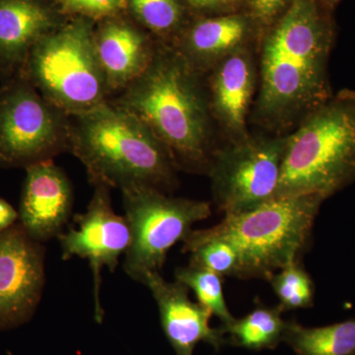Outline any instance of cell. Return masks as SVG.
<instances>
[{
  "label": "cell",
  "instance_id": "cell-5",
  "mask_svg": "<svg viewBox=\"0 0 355 355\" xmlns=\"http://www.w3.org/2000/svg\"><path fill=\"white\" fill-rule=\"evenodd\" d=\"M324 200L313 193L275 197L253 209L225 214L221 222L205 230L237 250V279L268 280L300 260Z\"/></svg>",
  "mask_w": 355,
  "mask_h": 355
},
{
  "label": "cell",
  "instance_id": "cell-6",
  "mask_svg": "<svg viewBox=\"0 0 355 355\" xmlns=\"http://www.w3.org/2000/svg\"><path fill=\"white\" fill-rule=\"evenodd\" d=\"M95 21L69 18L30 51L20 76L70 116L109 100L106 79L96 53Z\"/></svg>",
  "mask_w": 355,
  "mask_h": 355
},
{
  "label": "cell",
  "instance_id": "cell-16",
  "mask_svg": "<svg viewBox=\"0 0 355 355\" xmlns=\"http://www.w3.org/2000/svg\"><path fill=\"white\" fill-rule=\"evenodd\" d=\"M141 284L153 294L157 304L163 331L177 355H193L200 343L220 349L227 340L220 328L210 327L212 314L189 296L181 282L166 280L159 272L147 273Z\"/></svg>",
  "mask_w": 355,
  "mask_h": 355
},
{
  "label": "cell",
  "instance_id": "cell-11",
  "mask_svg": "<svg viewBox=\"0 0 355 355\" xmlns=\"http://www.w3.org/2000/svg\"><path fill=\"white\" fill-rule=\"evenodd\" d=\"M46 249L19 222L0 232V326L20 324L32 316L46 282Z\"/></svg>",
  "mask_w": 355,
  "mask_h": 355
},
{
  "label": "cell",
  "instance_id": "cell-25",
  "mask_svg": "<svg viewBox=\"0 0 355 355\" xmlns=\"http://www.w3.org/2000/svg\"><path fill=\"white\" fill-rule=\"evenodd\" d=\"M248 11L261 26L263 32L286 12L292 0H242Z\"/></svg>",
  "mask_w": 355,
  "mask_h": 355
},
{
  "label": "cell",
  "instance_id": "cell-7",
  "mask_svg": "<svg viewBox=\"0 0 355 355\" xmlns=\"http://www.w3.org/2000/svg\"><path fill=\"white\" fill-rule=\"evenodd\" d=\"M121 195L132 234L123 268L140 284L147 273L160 272L170 249L184 241L193 224L211 214L209 202L171 197L151 187H128Z\"/></svg>",
  "mask_w": 355,
  "mask_h": 355
},
{
  "label": "cell",
  "instance_id": "cell-10",
  "mask_svg": "<svg viewBox=\"0 0 355 355\" xmlns=\"http://www.w3.org/2000/svg\"><path fill=\"white\" fill-rule=\"evenodd\" d=\"M111 190L108 187L96 186L87 209L74 216L73 226L58 237L64 261L76 257L90 266L98 321L104 315L100 297L103 270L107 268L114 272L132 241L127 218L114 211Z\"/></svg>",
  "mask_w": 355,
  "mask_h": 355
},
{
  "label": "cell",
  "instance_id": "cell-1",
  "mask_svg": "<svg viewBox=\"0 0 355 355\" xmlns=\"http://www.w3.org/2000/svg\"><path fill=\"white\" fill-rule=\"evenodd\" d=\"M336 38L334 11L316 0H292L261 33L258 92L250 125L286 135L334 95L329 62Z\"/></svg>",
  "mask_w": 355,
  "mask_h": 355
},
{
  "label": "cell",
  "instance_id": "cell-20",
  "mask_svg": "<svg viewBox=\"0 0 355 355\" xmlns=\"http://www.w3.org/2000/svg\"><path fill=\"white\" fill-rule=\"evenodd\" d=\"M284 311L277 307H260L246 316L234 319L232 323L221 326L224 335L229 334L230 342L236 347L251 350L272 349L282 342L287 321L282 318Z\"/></svg>",
  "mask_w": 355,
  "mask_h": 355
},
{
  "label": "cell",
  "instance_id": "cell-2",
  "mask_svg": "<svg viewBox=\"0 0 355 355\" xmlns=\"http://www.w3.org/2000/svg\"><path fill=\"white\" fill-rule=\"evenodd\" d=\"M110 101L144 121L178 169L207 174L219 144L205 78L172 44L158 41L146 71Z\"/></svg>",
  "mask_w": 355,
  "mask_h": 355
},
{
  "label": "cell",
  "instance_id": "cell-26",
  "mask_svg": "<svg viewBox=\"0 0 355 355\" xmlns=\"http://www.w3.org/2000/svg\"><path fill=\"white\" fill-rule=\"evenodd\" d=\"M195 16H216L245 10L242 0H183Z\"/></svg>",
  "mask_w": 355,
  "mask_h": 355
},
{
  "label": "cell",
  "instance_id": "cell-24",
  "mask_svg": "<svg viewBox=\"0 0 355 355\" xmlns=\"http://www.w3.org/2000/svg\"><path fill=\"white\" fill-rule=\"evenodd\" d=\"M67 18L98 21L127 12L125 0H53Z\"/></svg>",
  "mask_w": 355,
  "mask_h": 355
},
{
  "label": "cell",
  "instance_id": "cell-18",
  "mask_svg": "<svg viewBox=\"0 0 355 355\" xmlns=\"http://www.w3.org/2000/svg\"><path fill=\"white\" fill-rule=\"evenodd\" d=\"M282 342L297 355H355V318L316 328L287 321Z\"/></svg>",
  "mask_w": 355,
  "mask_h": 355
},
{
  "label": "cell",
  "instance_id": "cell-12",
  "mask_svg": "<svg viewBox=\"0 0 355 355\" xmlns=\"http://www.w3.org/2000/svg\"><path fill=\"white\" fill-rule=\"evenodd\" d=\"M257 46L236 51L205 76L210 113L225 141L250 135V114L257 92L259 71Z\"/></svg>",
  "mask_w": 355,
  "mask_h": 355
},
{
  "label": "cell",
  "instance_id": "cell-22",
  "mask_svg": "<svg viewBox=\"0 0 355 355\" xmlns=\"http://www.w3.org/2000/svg\"><path fill=\"white\" fill-rule=\"evenodd\" d=\"M175 279L195 293L198 302L210 311L212 316L220 320L222 326L232 323L235 318L231 314L223 293V277L200 266L178 268Z\"/></svg>",
  "mask_w": 355,
  "mask_h": 355
},
{
  "label": "cell",
  "instance_id": "cell-21",
  "mask_svg": "<svg viewBox=\"0 0 355 355\" xmlns=\"http://www.w3.org/2000/svg\"><path fill=\"white\" fill-rule=\"evenodd\" d=\"M183 252L190 254V263L221 277L237 275L239 254L231 243L209 235L205 229L191 231L184 239Z\"/></svg>",
  "mask_w": 355,
  "mask_h": 355
},
{
  "label": "cell",
  "instance_id": "cell-27",
  "mask_svg": "<svg viewBox=\"0 0 355 355\" xmlns=\"http://www.w3.org/2000/svg\"><path fill=\"white\" fill-rule=\"evenodd\" d=\"M19 220V212L12 205L0 198V232L12 227Z\"/></svg>",
  "mask_w": 355,
  "mask_h": 355
},
{
  "label": "cell",
  "instance_id": "cell-15",
  "mask_svg": "<svg viewBox=\"0 0 355 355\" xmlns=\"http://www.w3.org/2000/svg\"><path fill=\"white\" fill-rule=\"evenodd\" d=\"M157 42L127 12L96 22L95 50L110 96L118 95L146 71Z\"/></svg>",
  "mask_w": 355,
  "mask_h": 355
},
{
  "label": "cell",
  "instance_id": "cell-8",
  "mask_svg": "<svg viewBox=\"0 0 355 355\" xmlns=\"http://www.w3.org/2000/svg\"><path fill=\"white\" fill-rule=\"evenodd\" d=\"M70 116L49 102L27 79L0 88V166L28 167L69 150Z\"/></svg>",
  "mask_w": 355,
  "mask_h": 355
},
{
  "label": "cell",
  "instance_id": "cell-28",
  "mask_svg": "<svg viewBox=\"0 0 355 355\" xmlns=\"http://www.w3.org/2000/svg\"><path fill=\"white\" fill-rule=\"evenodd\" d=\"M316 1L319 2L321 6L326 7V8L330 9L331 11H335L336 7L340 6L343 0H316Z\"/></svg>",
  "mask_w": 355,
  "mask_h": 355
},
{
  "label": "cell",
  "instance_id": "cell-13",
  "mask_svg": "<svg viewBox=\"0 0 355 355\" xmlns=\"http://www.w3.org/2000/svg\"><path fill=\"white\" fill-rule=\"evenodd\" d=\"M25 170L18 222L35 241H50L64 232L72 216L71 182L53 160L35 163Z\"/></svg>",
  "mask_w": 355,
  "mask_h": 355
},
{
  "label": "cell",
  "instance_id": "cell-3",
  "mask_svg": "<svg viewBox=\"0 0 355 355\" xmlns=\"http://www.w3.org/2000/svg\"><path fill=\"white\" fill-rule=\"evenodd\" d=\"M69 151L93 186H147L170 193L179 171L171 153L144 121L107 100L70 116Z\"/></svg>",
  "mask_w": 355,
  "mask_h": 355
},
{
  "label": "cell",
  "instance_id": "cell-23",
  "mask_svg": "<svg viewBox=\"0 0 355 355\" xmlns=\"http://www.w3.org/2000/svg\"><path fill=\"white\" fill-rule=\"evenodd\" d=\"M284 311L306 309L314 303L315 284L300 260L277 270L268 279Z\"/></svg>",
  "mask_w": 355,
  "mask_h": 355
},
{
  "label": "cell",
  "instance_id": "cell-19",
  "mask_svg": "<svg viewBox=\"0 0 355 355\" xmlns=\"http://www.w3.org/2000/svg\"><path fill=\"white\" fill-rule=\"evenodd\" d=\"M127 13L163 43L172 44L193 14L183 0H125Z\"/></svg>",
  "mask_w": 355,
  "mask_h": 355
},
{
  "label": "cell",
  "instance_id": "cell-14",
  "mask_svg": "<svg viewBox=\"0 0 355 355\" xmlns=\"http://www.w3.org/2000/svg\"><path fill=\"white\" fill-rule=\"evenodd\" d=\"M263 33L248 11L193 16L172 46L196 71L205 76L236 51L257 46Z\"/></svg>",
  "mask_w": 355,
  "mask_h": 355
},
{
  "label": "cell",
  "instance_id": "cell-17",
  "mask_svg": "<svg viewBox=\"0 0 355 355\" xmlns=\"http://www.w3.org/2000/svg\"><path fill=\"white\" fill-rule=\"evenodd\" d=\"M69 19L53 0H0V76L19 74L35 44Z\"/></svg>",
  "mask_w": 355,
  "mask_h": 355
},
{
  "label": "cell",
  "instance_id": "cell-4",
  "mask_svg": "<svg viewBox=\"0 0 355 355\" xmlns=\"http://www.w3.org/2000/svg\"><path fill=\"white\" fill-rule=\"evenodd\" d=\"M355 182V91L345 89L286 135L275 197L313 193L324 200Z\"/></svg>",
  "mask_w": 355,
  "mask_h": 355
},
{
  "label": "cell",
  "instance_id": "cell-9",
  "mask_svg": "<svg viewBox=\"0 0 355 355\" xmlns=\"http://www.w3.org/2000/svg\"><path fill=\"white\" fill-rule=\"evenodd\" d=\"M286 142V135L261 132L218 144L207 173L217 209L235 214L275 198Z\"/></svg>",
  "mask_w": 355,
  "mask_h": 355
}]
</instances>
